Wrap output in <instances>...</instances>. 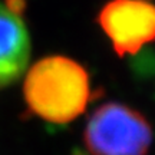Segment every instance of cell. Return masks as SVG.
I'll list each match as a JSON object with an SVG mask.
<instances>
[{
	"instance_id": "6da1fadb",
	"label": "cell",
	"mask_w": 155,
	"mask_h": 155,
	"mask_svg": "<svg viewBox=\"0 0 155 155\" xmlns=\"http://www.w3.org/2000/svg\"><path fill=\"white\" fill-rule=\"evenodd\" d=\"M25 101L40 119L69 124L81 116L91 99L86 69L66 56H48L35 63L23 83Z\"/></svg>"
},
{
	"instance_id": "7a4b0ae2",
	"label": "cell",
	"mask_w": 155,
	"mask_h": 155,
	"mask_svg": "<svg viewBox=\"0 0 155 155\" xmlns=\"http://www.w3.org/2000/svg\"><path fill=\"white\" fill-rule=\"evenodd\" d=\"M152 137L148 119L119 102L101 105L88 119L83 132L91 155H145Z\"/></svg>"
},
{
	"instance_id": "3957f363",
	"label": "cell",
	"mask_w": 155,
	"mask_h": 155,
	"mask_svg": "<svg viewBox=\"0 0 155 155\" xmlns=\"http://www.w3.org/2000/svg\"><path fill=\"white\" fill-rule=\"evenodd\" d=\"M98 23L118 56L135 55L155 42V3L151 0H109Z\"/></svg>"
},
{
	"instance_id": "277c9868",
	"label": "cell",
	"mask_w": 155,
	"mask_h": 155,
	"mask_svg": "<svg viewBox=\"0 0 155 155\" xmlns=\"http://www.w3.org/2000/svg\"><path fill=\"white\" fill-rule=\"evenodd\" d=\"M23 10L25 0H0V89L16 82L28 68L30 38Z\"/></svg>"
}]
</instances>
